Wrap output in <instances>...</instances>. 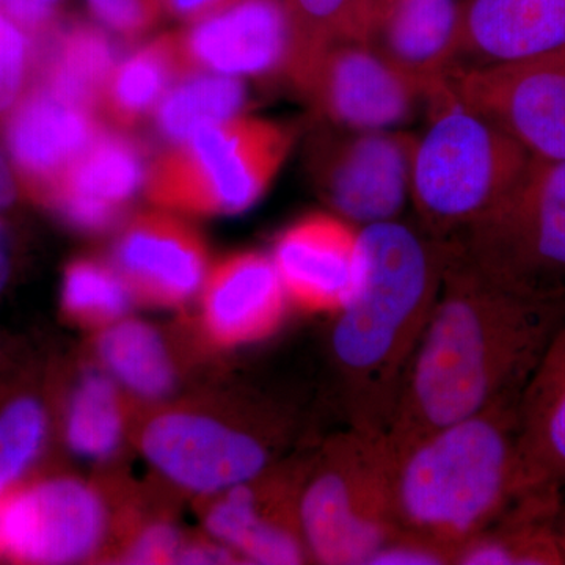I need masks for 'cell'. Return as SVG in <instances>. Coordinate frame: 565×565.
I'll return each instance as SVG.
<instances>
[{"label":"cell","mask_w":565,"mask_h":565,"mask_svg":"<svg viewBox=\"0 0 565 565\" xmlns=\"http://www.w3.org/2000/svg\"><path fill=\"white\" fill-rule=\"evenodd\" d=\"M565 322V299L482 274L448 241L444 280L385 438L393 455L440 427L514 403Z\"/></svg>","instance_id":"1"},{"label":"cell","mask_w":565,"mask_h":565,"mask_svg":"<svg viewBox=\"0 0 565 565\" xmlns=\"http://www.w3.org/2000/svg\"><path fill=\"white\" fill-rule=\"evenodd\" d=\"M359 237V282L334 313L330 359L348 427L385 435L440 292L448 241L397 218Z\"/></svg>","instance_id":"2"},{"label":"cell","mask_w":565,"mask_h":565,"mask_svg":"<svg viewBox=\"0 0 565 565\" xmlns=\"http://www.w3.org/2000/svg\"><path fill=\"white\" fill-rule=\"evenodd\" d=\"M519 401L440 427L393 455L392 512L399 533L429 539L457 556L503 514L523 492Z\"/></svg>","instance_id":"3"},{"label":"cell","mask_w":565,"mask_h":565,"mask_svg":"<svg viewBox=\"0 0 565 565\" xmlns=\"http://www.w3.org/2000/svg\"><path fill=\"white\" fill-rule=\"evenodd\" d=\"M531 162L514 139L463 106L446 81L434 93L429 126L415 145L411 199L419 226L451 239L503 202Z\"/></svg>","instance_id":"4"},{"label":"cell","mask_w":565,"mask_h":565,"mask_svg":"<svg viewBox=\"0 0 565 565\" xmlns=\"http://www.w3.org/2000/svg\"><path fill=\"white\" fill-rule=\"evenodd\" d=\"M392 470L393 452L385 435L348 427L330 438L300 494V530L310 559L367 565L397 533Z\"/></svg>","instance_id":"5"},{"label":"cell","mask_w":565,"mask_h":565,"mask_svg":"<svg viewBox=\"0 0 565 565\" xmlns=\"http://www.w3.org/2000/svg\"><path fill=\"white\" fill-rule=\"evenodd\" d=\"M294 140L289 126L245 115L207 126L151 163L148 196L189 214H239L262 199Z\"/></svg>","instance_id":"6"},{"label":"cell","mask_w":565,"mask_h":565,"mask_svg":"<svg viewBox=\"0 0 565 565\" xmlns=\"http://www.w3.org/2000/svg\"><path fill=\"white\" fill-rule=\"evenodd\" d=\"M448 241L492 280L565 299V161L533 159L503 202Z\"/></svg>","instance_id":"7"},{"label":"cell","mask_w":565,"mask_h":565,"mask_svg":"<svg viewBox=\"0 0 565 565\" xmlns=\"http://www.w3.org/2000/svg\"><path fill=\"white\" fill-rule=\"evenodd\" d=\"M416 139L399 131H362L322 121L308 169L338 217L362 226L396 221L411 199Z\"/></svg>","instance_id":"8"},{"label":"cell","mask_w":565,"mask_h":565,"mask_svg":"<svg viewBox=\"0 0 565 565\" xmlns=\"http://www.w3.org/2000/svg\"><path fill=\"white\" fill-rule=\"evenodd\" d=\"M289 82L322 121L362 131H390L430 107L441 84L424 85L382 61L360 40H340L316 52Z\"/></svg>","instance_id":"9"},{"label":"cell","mask_w":565,"mask_h":565,"mask_svg":"<svg viewBox=\"0 0 565 565\" xmlns=\"http://www.w3.org/2000/svg\"><path fill=\"white\" fill-rule=\"evenodd\" d=\"M106 526L102 497L77 479L17 487L0 497V557L22 564L77 563L98 548Z\"/></svg>","instance_id":"10"},{"label":"cell","mask_w":565,"mask_h":565,"mask_svg":"<svg viewBox=\"0 0 565 565\" xmlns=\"http://www.w3.org/2000/svg\"><path fill=\"white\" fill-rule=\"evenodd\" d=\"M463 106L493 122L533 159L565 161V70L545 62L455 71Z\"/></svg>","instance_id":"11"},{"label":"cell","mask_w":565,"mask_h":565,"mask_svg":"<svg viewBox=\"0 0 565 565\" xmlns=\"http://www.w3.org/2000/svg\"><path fill=\"white\" fill-rule=\"evenodd\" d=\"M148 462L173 484L193 493L221 494L245 484L270 463L262 434L192 414H166L141 437Z\"/></svg>","instance_id":"12"},{"label":"cell","mask_w":565,"mask_h":565,"mask_svg":"<svg viewBox=\"0 0 565 565\" xmlns=\"http://www.w3.org/2000/svg\"><path fill=\"white\" fill-rule=\"evenodd\" d=\"M192 73L269 77L289 68L292 28L285 0H237L178 33Z\"/></svg>","instance_id":"13"},{"label":"cell","mask_w":565,"mask_h":565,"mask_svg":"<svg viewBox=\"0 0 565 565\" xmlns=\"http://www.w3.org/2000/svg\"><path fill=\"white\" fill-rule=\"evenodd\" d=\"M273 259L289 300L308 310L337 313L359 282V230L338 215H310L278 237Z\"/></svg>","instance_id":"14"},{"label":"cell","mask_w":565,"mask_h":565,"mask_svg":"<svg viewBox=\"0 0 565 565\" xmlns=\"http://www.w3.org/2000/svg\"><path fill=\"white\" fill-rule=\"evenodd\" d=\"M564 47L565 0H462L451 73L541 61Z\"/></svg>","instance_id":"15"},{"label":"cell","mask_w":565,"mask_h":565,"mask_svg":"<svg viewBox=\"0 0 565 565\" xmlns=\"http://www.w3.org/2000/svg\"><path fill=\"white\" fill-rule=\"evenodd\" d=\"M106 126L98 114L39 87L18 102L3 126L11 162L32 189L50 196Z\"/></svg>","instance_id":"16"},{"label":"cell","mask_w":565,"mask_h":565,"mask_svg":"<svg viewBox=\"0 0 565 565\" xmlns=\"http://www.w3.org/2000/svg\"><path fill=\"white\" fill-rule=\"evenodd\" d=\"M148 150L126 129L104 128L50 196L65 221L84 232L109 230L147 182Z\"/></svg>","instance_id":"17"},{"label":"cell","mask_w":565,"mask_h":565,"mask_svg":"<svg viewBox=\"0 0 565 565\" xmlns=\"http://www.w3.org/2000/svg\"><path fill=\"white\" fill-rule=\"evenodd\" d=\"M462 0H384L364 21L360 41L394 70L438 85L455 68Z\"/></svg>","instance_id":"18"},{"label":"cell","mask_w":565,"mask_h":565,"mask_svg":"<svg viewBox=\"0 0 565 565\" xmlns=\"http://www.w3.org/2000/svg\"><path fill=\"white\" fill-rule=\"evenodd\" d=\"M118 273L132 294L162 305L192 299L206 281V250L191 226L163 214H145L115 247Z\"/></svg>","instance_id":"19"},{"label":"cell","mask_w":565,"mask_h":565,"mask_svg":"<svg viewBox=\"0 0 565 565\" xmlns=\"http://www.w3.org/2000/svg\"><path fill=\"white\" fill-rule=\"evenodd\" d=\"M288 302L273 256L239 253L218 264L207 278L204 323L218 343H250L277 329Z\"/></svg>","instance_id":"20"},{"label":"cell","mask_w":565,"mask_h":565,"mask_svg":"<svg viewBox=\"0 0 565 565\" xmlns=\"http://www.w3.org/2000/svg\"><path fill=\"white\" fill-rule=\"evenodd\" d=\"M523 490L565 489V322L535 367L516 408Z\"/></svg>","instance_id":"21"},{"label":"cell","mask_w":565,"mask_h":565,"mask_svg":"<svg viewBox=\"0 0 565 565\" xmlns=\"http://www.w3.org/2000/svg\"><path fill=\"white\" fill-rule=\"evenodd\" d=\"M561 490L530 489L503 514L460 546L455 565H563L557 522Z\"/></svg>","instance_id":"22"},{"label":"cell","mask_w":565,"mask_h":565,"mask_svg":"<svg viewBox=\"0 0 565 565\" xmlns=\"http://www.w3.org/2000/svg\"><path fill=\"white\" fill-rule=\"evenodd\" d=\"M191 73L178 33L148 41L115 66L104 93L102 117L128 131L158 109L173 85Z\"/></svg>","instance_id":"23"},{"label":"cell","mask_w":565,"mask_h":565,"mask_svg":"<svg viewBox=\"0 0 565 565\" xmlns=\"http://www.w3.org/2000/svg\"><path fill=\"white\" fill-rule=\"evenodd\" d=\"M115 66L117 50L107 33L90 22L74 20L52 35L40 87L102 117Z\"/></svg>","instance_id":"24"},{"label":"cell","mask_w":565,"mask_h":565,"mask_svg":"<svg viewBox=\"0 0 565 565\" xmlns=\"http://www.w3.org/2000/svg\"><path fill=\"white\" fill-rule=\"evenodd\" d=\"M247 104L243 81L226 74L195 71L174 84L156 109V131L177 145L207 126L237 117Z\"/></svg>","instance_id":"25"},{"label":"cell","mask_w":565,"mask_h":565,"mask_svg":"<svg viewBox=\"0 0 565 565\" xmlns=\"http://www.w3.org/2000/svg\"><path fill=\"white\" fill-rule=\"evenodd\" d=\"M107 374L147 399L166 396L173 386V366L162 338L148 323L111 322L98 345Z\"/></svg>","instance_id":"26"},{"label":"cell","mask_w":565,"mask_h":565,"mask_svg":"<svg viewBox=\"0 0 565 565\" xmlns=\"http://www.w3.org/2000/svg\"><path fill=\"white\" fill-rule=\"evenodd\" d=\"M121 435V405L114 379L102 373L85 375L66 415L70 448L84 459H107L117 451Z\"/></svg>","instance_id":"27"},{"label":"cell","mask_w":565,"mask_h":565,"mask_svg":"<svg viewBox=\"0 0 565 565\" xmlns=\"http://www.w3.org/2000/svg\"><path fill=\"white\" fill-rule=\"evenodd\" d=\"M131 296L121 274L95 259H77L63 278V307L81 321H118L128 311Z\"/></svg>","instance_id":"28"},{"label":"cell","mask_w":565,"mask_h":565,"mask_svg":"<svg viewBox=\"0 0 565 565\" xmlns=\"http://www.w3.org/2000/svg\"><path fill=\"white\" fill-rule=\"evenodd\" d=\"M46 437L47 416L39 401L20 397L0 412V497L17 489Z\"/></svg>","instance_id":"29"},{"label":"cell","mask_w":565,"mask_h":565,"mask_svg":"<svg viewBox=\"0 0 565 565\" xmlns=\"http://www.w3.org/2000/svg\"><path fill=\"white\" fill-rule=\"evenodd\" d=\"M292 28V57L286 77L334 41L356 40V0H285Z\"/></svg>","instance_id":"30"},{"label":"cell","mask_w":565,"mask_h":565,"mask_svg":"<svg viewBox=\"0 0 565 565\" xmlns=\"http://www.w3.org/2000/svg\"><path fill=\"white\" fill-rule=\"evenodd\" d=\"M31 61L28 29L0 10V117L20 102Z\"/></svg>","instance_id":"31"},{"label":"cell","mask_w":565,"mask_h":565,"mask_svg":"<svg viewBox=\"0 0 565 565\" xmlns=\"http://www.w3.org/2000/svg\"><path fill=\"white\" fill-rule=\"evenodd\" d=\"M95 20L126 40L150 32L163 9L161 0H87Z\"/></svg>","instance_id":"32"},{"label":"cell","mask_w":565,"mask_h":565,"mask_svg":"<svg viewBox=\"0 0 565 565\" xmlns=\"http://www.w3.org/2000/svg\"><path fill=\"white\" fill-rule=\"evenodd\" d=\"M455 561L452 550L429 539L397 531L374 553L367 565H455Z\"/></svg>","instance_id":"33"},{"label":"cell","mask_w":565,"mask_h":565,"mask_svg":"<svg viewBox=\"0 0 565 565\" xmlns=\"http://www.w3.org/2000/svg\"><path fill=\"white\" fill-rule=\"evenodd\" d=\"M180 534L170 525H152L136 539L129 548L126 563L161 565L177 563L181 552Z\"/></svg>","instance_id":"34"},{"label":"cell","mask_w":565,"mask_h":565,"mask_svg":"<svg viewBox=\"0 0 565 565\" xmlns=\"http://www.w3.org/2000/svg\"><path fill=\"white\" fill-rule=\"evenodd\" d=\"M63 0H0V10L28 31H41L54 24Z\"/></svg>","instance_id":"35"},{"label":"cell","mask_w":565,"mask_h":565,"mask_svg":"<svg viewBox=\"0 0 565 565\" xmlns=\"http://www.w3.org/2000/svg\"><path fill=\"white\" fill-rule=\"evenodd\" d=\"M234 2L237 0H161L163 13L189 24L218 13Z\"/></svg>","instance_id":"36"},{"label":"cell","mask_w":565,"mask_h":565,"mask_svg":"<svg viewBox=\"0 0 565 565\" xmlns=\"http://www.w3.org/2000/svg\"><path fill=\"white\" fill-rule=\"evenodd\" d=\"M234 559H237V556L234 555L232 550L214 541V544H196L181 548L177 563L195 565L230 564Z\"/></svg>","instance_id":"37"},{"label":"cell","mask_w":565,"mask_h":565,"mask_svg":"<svg viewBox=\"0 0 565 565\" xmlns=\"http://www.w3.org/2000/svg\"><path fill=\"white\" fill-rule=\"evenodd\" d=\"M17 181L11 172L9 162L0 152V211L7 210L17 200Z\"/></svg>","instance_id":"38"},{"label":"cell","mask_w":565,"mask_h":565,"mask_svg":"<svg viewBox=\"0 0 565 565\" xmlns=\"http://www.w3.org/2000/svg\"><path fill=\"white\" fill-rule=\"evenodd\" d=\"M11 270V256L9 234H7L6 226L0 223V292L7 286L10 278Z\"/></svg>","instance_id":"39"},{"label":"cell","mask_w":565,"mask_h":565,"mask_svg":"<svg viewBox=\"0 0 565 565\" xmlns=\"http://www.w3.org/2000/svg\"><path fill=\"white\" fill-rule=\"evenodd\" d=\"M384 0H356V40L362 35L364 21L370 17L371 11Z\"/></svg>","instance_id":"40"},{"label":"cell","mask_w":565,"mask_h":565,"mask_svg":"<svg viewBox=\"0 0 565 565\" xmlns=\"http://www.w3.org/2000/svg\"><path fill=\"white\" fill-rule=\"evenodd\" d=\"M534 62H545L550 63V65L559 66V68L565 70V47L563 51L556 52V54L548 55V57L541 58V61Z\"/></svg>","instance_id":"41"},{"label":"cell","mask_w":565,"mask_h":565,"mask_svg":"<svg viewBox=\"0 0 565 565\" xmlns=\"http://www.w3.org/2000/svg\"><path fill=\"white\" fill-rule=\"evenodd\" d=\"M557 537H559L561 550H563V555L565 559V505H563V511H561L559 522H557Z\"/></svg>","instance_id":"42"}]
</instances>
